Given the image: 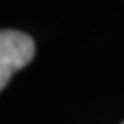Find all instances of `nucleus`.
<instances>
[{
    "instance_id": "obj_1",
    "label": "nucleus",
    "mask_w": 124,
    "mask_h": 124,
    "mask_svg": "<svg viewBox=\"0 0 124 124\" xmlns=\"http://www.w3.org/2000/svg\"><path fill=\"white\" fill-rule=\"evenodd\" d=\"M35 57V42L29 35L13 29L0 31V91L9 78Z\"/></svg>"
},
{
    "instance_id": "obj_2",
    "label": "nucleus",
    "mask_w": 124,
    "mask_h": 124,
    "mask_svg": "<svg viewBox=\"0 0 124 124\" xmlns=\"http://www.w3.org/2000/svg\"><path fill=\"white\" fill-rule=\"evenodd\" d=\"M122 124H124V122H122Z\"/></svg>"
}]
</instances>
